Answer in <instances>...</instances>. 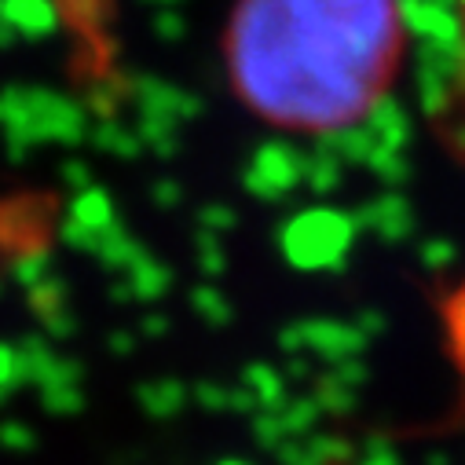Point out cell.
Wrapping results in <instances>:
<instances>
[{
    "label": "cell",
    "mask_w": 465,
    "mask_h": 465,
    "mask_svg": "<svg viewBox=\"0 0 465 465\" xmlns=\"http://www.w3.org/2000/svg\"><path fill=\"white\" fill-rule=\"evenodd\" d=\"M403 48L400 0H239L227 70L261 118L341 133L389 99Z\"/></svg>",
    "instance_id": "obj_1"
},
{
    "label": "cell",
    "mask_w": 465,
    "mask_h": 465,
    "mask_svg": "<svg viewBox=\"0 0 465 465\" xmlns=\"http://www.w3.org/2000/svg\"><path fill=\"white\" fill-rule=\"evenodd\" d=\"M360 223L352 213L308 209L279 227V253L297 272H341L356 246Z\"/></svg>",
    "instance_id": "obj_2"
},
{
    "label": "cell",
    "mask_w": 465,
    "mask_h": 465,
    "mask_svg": "<svg viewBox=\"0 0 465 465\" xmlns=\"http://www.w3.org/2000/svg\"><path fill=\"white\" fill-rule=\"evenodd\" d=\"M279 352L282 356H315L326 367L344 363V360H356L371 348V337L348 319H293L279 330Z\"/></svg>",
    "instance_id": "obj_3"
},
{
    "label": "cell",
    "mask_w": 465,
    "mask_h": 465,
    "mask_svg": "<svg viewBox=\"0 0 465 465\" xmlns=\"http://www.w3.org/2000/svg\"><path fill=\"white\" fill-rule=\"evenodd\" d=\"M52 205H55V198H45V194L0 202V257H5L8 264L19 261V257L48 250Z\"/></svg>",
    "instance_id": "obj_4"
},
{
    "label": "cell",
    "mask_w": 465,
    "mask_h": 465,
    "mask_svg": "<svg viewBox=\"0 0 465 465\" xmlns=\"http://www.w3.org/2000/svg\"><path fill=\"white\" fill-rule=\"evenodd\" d=\"M173 282H176L173 268L147 250L125 275H118V279L106 286V293H110L114 304H154V301H165L169 297Z\"/></svg>",
    "instance_id": "obj_5"
},
{
    "label": "cell",
    "mask_w": 465,
    "mask_h": 465,
    "mask_svg": "<svg viewBox=\"0 0 465 465\" xmlns=\"http://www.w3.org/2000/svg\"><path fill=\"white\" fill-rule=\"evenodd\" d=\"M356 223L360 231H371V235L381 242V246H403L414 239V227H418V216L411 209L407 198L400 194H381L374 202H367L360 213H356Z\"/></svg>",
    "instance_id": "obj_6"
},
{
    "label": "cell",
    "mask_w": 465,
    "mask_h": 465,
    "mask_svg": "<svg viewBox=\"0 0 465 465\" xmlns=\"http://www.w3.org/2000/svg\"><path fill=\"white\" fill-rule=\"evenodd\" d=\"M301 180V162L290 147L282 143H272L257 154L250 176H246V191L261 202H279L293 183Z\"/></svg>",
    "instance_id": "obj_7"
},
{
    "label": "cell",
    "mask_w": 465,
    "mask_h": 465,
    "mask_svg": "<svg viewBox=\"0 0 465 465\" xmlns=\"http://www.w3.org/2000/svg\"><path fill=\"white\" fill-rule=\"evenodd\" d=\"M279 465H341L352 461L356 447L337 432H308V436H290L275 450Z\"/></svg>",
    "instance_id": "obj_8"
},
{
    "label": "cell",
    "mask_w": 465,
    "mask_h": 465,
    "mask_svg": "<svg viewBox=\"0 0 465 465\" xmlns=\"http://www.w3.org/2000/svg\"><path fill=\"white\" fill-rule=\"evenodd\" d=\"M187 403H191V385H183L180 378H147L136 385V407L151 421H173L187 411Z\"/></svg>",
    "instance_id": "obj_9"
},
{
    "label": "cell",
    "mask_w": 465,
    "mask_h": 465,
    "mask_svg": "<svg viewBox=\"0 0 465 465\" xmlns=\"http://www.w3.org/2000/svg\"><path fill=\"white\" fill-rule=\"evenodd\" d=\"M147 253V246L133 235V231L122 223V220H114L103 235H99V250H95V261L103 272L110 275H125L140 257Z\"/></svg>",
    "instance_id": "obj_10"
},
{
    "label": "cell",
    "mask_w": 465,
    "mask_h": 465,
    "mask_svg": "<svg viewBox=\"0 0 465 465\" xmlns=\"http://www.w3.org/2000/svg\"><path fill=\"white\" fill-rule=\"evenodd\" d=\"M239 381L257 396L261 411H282L290 403V378H286V371H279V367H272L264 360L246 363Z\"/></svg>",
    "instance_id": "obj_11"
},
{
    "label": "cell",
    "mask_w": 465,
    "mask_h": 465,
    "mask_svg": "<svg viewBox=\"0 0 465 465\" xmlns=\"http://www.w3.org/2000/svg\"><path fill=\"white\" fill-rule=\"evenodd\" d=\"M19 363H23V385L26 389H41L55 363H59V352L52 348V337L48 333H26L19 337Z\"/></svg>",
    "instance_id": "obj_12"
},
{
    "label": "cell",
    "mask_w": 465,
    "mask_h": 465,
    "mask_svg": "<svg viewBox=\"0 0 465 465\" xmlns=\"http://www.w3.org/2000/svg\"><path fill=\"white\" fill-rule=\"evenodd\" d=\"M187 308H191L209 330H223V326L235 322V304H231L227 293L216 290L209 279H205V282H194V286L187 290Z\"/></svg>",
    "instance_id": "obj_13"
},
{
    "label": "cell",
    "mask_w": 465,
    "mask_h": 465,
    "mask_svg": "<svg viewBox=\"0 0 465 465\" xmlns=\"http://www.w3.org/2000/svg\"><path fill=\"white\" fill-rule=\"evenodd\" d=\"M191 250H194V264H198L202 279L213 282L227 272V246H223V235H216V231L198 227L194 239H191Z\"/></svg>",
    "instance_id": "obj_14"
},
{
    "label": "cell",
    "mask_w": 465,
    "mask_h": 465,
    "mask_svg": "<svg viewBox=\"0 0 465 465\" xmlns=\"http://www.w3.org/2000/svg\"><path fill=\"white\" fill-rule=\"evenodd\" d=\"M312 396H315V403L322 407V414H330V418H348V414L356 411V403H360V392H356V389L333 381L326 371L315 378Z\"/></svg>",
    "instance_id": "obj_15"
},
{
    "label": "cell",
    "mask_w": 465,
    "mask_h": 465,
    "mask_svg": "<svg viewBox=\"0 0 465 465\" xmlns=\"http://www.w3.org/2000/svg\"><path fill=\"white\" fill-rule=\"evenodd\" d=\"M70 220H77V223H84V227H92V231H106L118 216H114V202H110L106 191H84V194L70 205Z\"/></svg>",
    "instance_id": "obj_16"
},
{
    "label": "cell",
    "mask_w": 465,
    "mask_h": 465,
    "mask_svg": "<svg viewBox=\"0 0 465 465\" xmlns=\"http://www.w3.org/2000/svg\"><path fill=\"white\" fill-rule=\"evenodd\" d=\"M41 411L52 418H77L84 411V389L81 385H45L37 389Z\"/></svg>",
    "instance_id": "obj_17"
},
{
    "label": "cell",
    "mask_w": 465,
    "mask_h": 465,
    "mask_svg": "<svg viewBox=\"0 0 465 465\" xmlns=\"http://www.w3.org/2000/svg\"><path fill=\"white\" fill-rule=\"evenodd\" d=\"M8 275H12V282H15V286L34 290V286H41L45 279H52V275H55V257H52V250H41V253L19 257V261H12V264H8Z\"/></svg>",
    "instance_id": "obj_18"
},
{
    "label": "cell",
    "mask_w": 465,
    "mask_h": 465,
    "mask_svg": "<svg viewBox=\"0 0 465 465\" xmlns=\"http://www.w3.org/2000/svg\"><path fill=\"white\" fill-rule=\"evenodd\" d=\"M66 301H70V293H66V282L59 275H52L41 286L26 290V304H30V312H34L37 322L48 319V315H55V312H63V308H70Z\"/></svg>",
    "instance_id": "obj_19"
},
{
    "label": "cell",
    "mask_w": 465,
    "mask_h": 465,
    "mask_svg": "<svg viewBox=\"0 0 465 465\" xmlns=\"http://www.w3.org/2000/svg\"><path fill=\"white\" fill-rule=\"evenodd\" d=\"M418 264H421L425 272H432V275L447 272L450 264H458V242L447 239V235H429V239H421V242H418Z\"/></svg>",
    "instance_id": "obj_20"
},
{
    "label": "cell",
    "mask_w": 465,
    "mask_h": 465,
    "mask_svg": "<svg viewBox=\"0 0 465 465\" xmlns=\"http://www.w3.org/2000/svg\"><path fill=\"white\" fill-rule=\"evenodd\" d=\"M443 319H447V341H450V356L465 374V286L443 304Z\"/></svg>",
    "instance_id": "obj_21"
},
{
    "label": "cell",
    "mask_w": 465,
    "mask_h": 465,
    "mask_svg": "<svg viewBox=\"0 0 465 465\" xmlns=\"http://www.w3.org/2000/svg\"><path fill=\"white\" fill-rule=\"evenodd\" d=\"M319 418H322V407L315 403V396H290V403L282 407V421H286L290 436H308V432H315Z\"/></svg>",
    "instance_id": "obj_22"
},
{
    "label": "cell",
    "mask_w": 465,
    "mask_h": 465,
    "mask_svg": "<svg viewBox=\"0 0 465 465\" xmlns=\"http://www.w3.org/2000/svg\"><path fill=\"white\" fill-rule=\"evenodd\" d=\"M191 400L205 414H231V385H223L216 378H198L191 385Z\"/></svg>",
    "instance_id": "obj_23"
},
{
    "label": "cell",
    "mask_w": 465,
    "mask_h": 465,
    "mask_svg": "<svg viewBox=\"0 0 465 465\" xmlns=\"http://www.w3.org/2000/svg\"><path fill=\"white\" fill-rule=\"evenodd\" d=\"M250 425H253V440H257L264 450H279V447L290 440V429H286V421H282V411H257V414L250 418Z\"/></svg>",
    "instance_id": "obj_24"
},
{
    "label": "cell",
    "mask_w": 465,
    "mask_h": 465,
    "mask_svg": "<svg viewBox=\"0 0 465 465\" xmlns=\"http://www.w3.org/2000/svg\"><path fill=\"white\" fill-rule=\"evenodd\" d=\"M0 450L30 454V450H37V432L26 421H19V418H5V421H0Z\"/></svg>",
    "instance_id": "obj_25"
},
{
    "label": "cell",
    "mask_w": 465,
    "mask_h": 465,
    "mask_svg": "<svg viewBox=\"0 0 465 465\" xmlns=\"http://www.w3.org/2000/svg\"><path fill=\"white\" fill-rule=\"evenodd\" d=\"M99 235H103V231H92V227H84V223H77V220H66V223L59 227V242H63L66 250H74V253H88V257H95V250H99Z\"/></svg>",
    "instance_id": "obj_26"
},
{
    "label": "cell",
    "mask_w": 465,
    "mask_h": 465,
    "mask_svg": "<svg viewBox=\"0 0 465 465\" xmlns=\"http://www.w3.org/2000/svg\"><path fill=\"white\" fill-rule=\"evenodd\" d=\"M0 389L19 392L23 385V363H19V344L12 341H0Z\"/></svg>",
    "instance_id": "obj_27"
},
{
    "label": "cell",
    "mask_w": 465,
    "mask_h": 465,
    "mask_svg": "<svg viewBox=\"0 0 465 465\" xmlns=\"http://www.w3.org/2000/svg\"><path fill=\"white\" fill-rule=\"evenodd\" d=\"M235 223H239V216H235V209H231V205L209 202V205L198 209V227L216 231V235H227V231H235Z\"/></svg>",
    "instance_id": "obj_28"
},
{
    "label": "cell",
    "mask_w": 465,
    "mask_h": 465,
    "mask_svg": "<svg viewBox=\"0 0 465 465\" xmlns=\"http://www.w3.org/2000/svg\"><path fill=\"white\" fill-rule=\"evenodd\" d=\"M352 465H403V458H400V450L385 436H371Z\"/></svg>",
    "instance_id": "obj_29"
},
{
    "label": "cell",
    "mask_w": 465,
    "mask_h": 465,
    "mask_svg": "<svg viewBox=\"0 0 465 465\" xmlns=\"http://www.w3.org/2000/svg\"><path fill=\"white\" fill-rule=\"evenodd\" d=\"M326 374L333 378V381H341V385H348V389H363L367 381H371V367L363 363V356H356V360H344V363H333V367H326Z\"/></svg>",
    "instance_id": "obj_30"
},
{
    "label": "cell",
    "mask_w": 465,
    "mask_h": 465,
    "mask_svg": "<svg viewBox=\"0 0 465 465\" xmlns=\"http://www.w3.org/2000/svg\"><path fill=\"white\" fill-rule=\"evenodd\" d=\"M308 187L315 191V194H330L337 183H341V169L330 162V158H315L312 165H308Z\"/></svg>",
    "instance_id": "obj_31"
},
{
    "label": "cell",
    "mask_w": 465,
    "mask_h": 465,
    "mask_svg": "<svg viewBox=\"0 0 465 465\" xmlns=\"http://www.w3.org/2000/svg\"><path fill=\"white\" fill-rule=\"evenodd\" d=\"M41 326H45V333H48L52 341H70V337H77L81 319H77L70 308H63V312H55V315L41 319Z\"/></svg>",
    "instance_id": "obj_32"
},
{
    "label": "cell",
    "mask_w": 465,
    "mask_h": 465,
    "mask_svg": "<svg viewBox=\"0 0 465 465\" xmlns=\"http://www.w3.org/2000/svg\"><path fill=\"white\" fill-rule=\"evenodd\" d=\"M140 344V330H110L106 333V352L118 356V360H129Z\"/></svg>",
    "instance_id": "obj_33"
},
{
    "label": "cell",
    "mask_w": 465,
    "mask_h": 465,
    "mask_svg": "<svg viewBox=\"0 0 465 465\" xmlns=\"http://www.w3.org/2000/svg\"><path fill=\"white\" fill-rule=\"evenodd\" d=\"M352 322H356V326H360V330H363L371 341H378V337L389 330V315H385L381 308H363V312H360Z\"/></svg>",
    "instance_id": "obj_34"
},
{
    "label": "cell",
    "mask_w": 465,
    "mask_h": 465,
    "mask_svg": "<svg viewBox=\"0 0 465 465\" xmlns=\"http://www.w3.org/2000/svg\"><path fill=\"white\" fill-rule=\"evenodd\" d=\"M136 330H140V337H143V341H162V337L173 330V319H169L165 312H147V315L140 319V326H136Z\"/></svg>",
    "instance_id": "obj_35"
},
{
    "label": "cell",
    "mask_w": 465,
    "mask_h": 465,
    "mask_svg": "<svg viewBox=\"0 0 465 465\" xmlns=\"http://www.w3.org/2000/svg\"><path fill=\"white\" fill-rule=\"evenodd\" d=\"M286 378L290 381H315L312 356H286Z\"/></svg>",
    "instance_id": "obj_36"
},
{
    "label": "cell",
    "mask_w": 465,
    "mask_h": 465,
    "mask_svg": "<svg viewBox=\"0 0 465 465\" xmlns=\"http://www.w3.org/2000/svg\"><path fill=\"white\" fill-rule=\"evenodd\" d=\"M154 202H158V209H176L180 205V187L176 183H158L154 187Z\"/></svg>",
    "instance_id": "obj_37"
},
{
    "label": "cell",
    "mask_w": 465,
    "mask_h": 465,
    "mask_svg": "<svg viewBox=\"0 0 465 465\" xmlns=\"http://www.w3.org/2000/svg\"><path fill=\"white\" fill-rule=\"evenodd\" d=\"M66 183H74V187H84V183H88V173L70 165V169H66Z\"/></svg>",
    "instance_id": "obj_38"
},
{
    "label": "cell",
    "mask_w": 465,
    "mask_h": 465,
    "mask_svg": "<svg viewBox=\"0 0 465 465\" xmlns=\"http://www.w3.org/2000/svg\"><path fill=\"white\" fill-rule=\"evenodd\" d=\"M425 465H450V454L436 450V454H429V458H425Z\"/></svg>",
    "instance_id": "obj_39"
},
{
    "label": "cell",
    "mask_w": 465,
    "mask_h": 465,
    "mask_svg": "<svg viewBox=\"0 0 465 465\" xmlns=\"http://www.w3.org/2000/svg\"><path fill=\"white\" fill-rule=\"evenodd\" d=\"M12 396H15V392H8V389H0V411H5V407L12 403Z\"/></svg>",
    "instance_id": "obj_40"
},
{
    "label": "cell",
    "mask_w": 465,
    "mask_h": 465,
    "mask_svg": "<svg viewBox=\"0 0 465 465\" xmlns=\"http://www.w3.org/2000/svg\"><path fill=\"white\" fill-rule=\"evenodd\" d=\"M216 465H250L246 458H223V461H216Z\"/></svg>",
    "instance_id": "obj_41"
},
{
    "label": "cell",
    "mask_w": 465,
    "mask_h": 465,
    "mask_svg": "<svg viewBox=\"0 0 465 465\" xmlns=\"http://www.w3.org/2000/svg\"><path fill=\"white\" fill-rule=\"evenodd\" d=\"M0 293H5V282H0Z\"/></svg>",
    "instance_id": "obj_42"
}]
</instances>
